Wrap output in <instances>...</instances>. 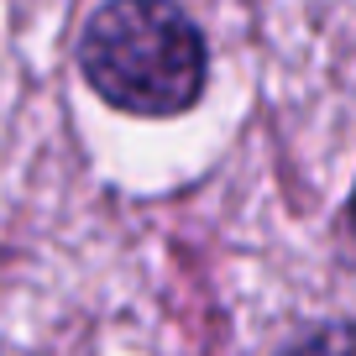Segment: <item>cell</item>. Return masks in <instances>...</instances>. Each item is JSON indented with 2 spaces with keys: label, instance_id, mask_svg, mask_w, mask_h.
I'll return each mask as SVG.
<instances>
[{
  "label": "cell",
  "instance_id": "obj_1",
  "mask_svg": "<svg viewBox=\"0 0 356 356\" xmlns=\"http://www.w3.org/2000/svg\"><path fill=\"white\" fill-rule=\"evenodd\" d=\"M79 74L111 111L173 121L210 89V42L178 0H105L79 32Z\"/></svg>",
  "mask_w": 356,
  "mask_h": 356
},
{
  "label": "cell",
  "instance_id": "obj_2",
  "mask_svg": "<svg viewBox=\"0 0 356 356\" xmlns=\"http://www.w3.org/2000/svg\"><path fill=\"white\" fill-rule=\"evenodd\" d=\"M273 356H356V320H320L283 341Z\"/></svg>",
  "mask_w": 356,
  "mask_h": 356
},
{
  "label": "cell",
  "instance_id": "obj_3",
  "mask_svg": "<svg viewBox=\"0 0 356 356\" xmlns=\"http://www.w3.org/2000/svg\"><path fill=\"white\" fill-rule=\"evenodd\" d=\"M346 231H351V241H356V184H351V200H346Z\"/></svg>",
  "mask_w": 356,
  "mask_h": 356
}]
</instances>
